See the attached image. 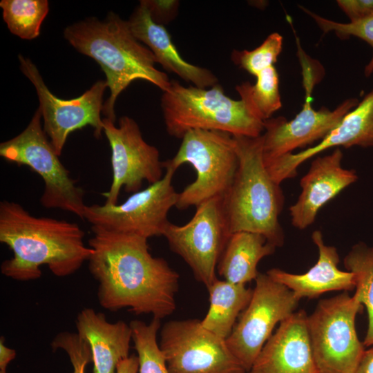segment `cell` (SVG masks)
<instances>
[{
	"label": "cell",
	"instance_id": "obj_1",
	"mask_svg": "<svg viewBox=\"0 0 373 373\" xmlns=\"http://www.w3.org/2000/svg\"><path fill=\"white\" fill-rule=\"evenodd\" d=\"M91 229L88 268L99 283L100 305L110 311L128 308L160 320L173 314L180 276L164 258L151 254L148 239Z\"/></svg>",
	"mask_w": 373,
	"mask_h": 373
},
{
	"label": "cell",
	"instance_id": "obj_25",
	"mask_svg": "<svg viewBox=\"0 0 373 373\" xmlns=\"http://www.w3.org/2000/svg\"><path fill=\"white\" fill-rule=\"evenodd\" d=\"M256 77L254 84L245 82L237 85L236 90L249 111L265 122L282 107L278 74L275 66H271Z\"/></svg>",
	"mask_w": 373,
	"mask_h": 373
},
{
	"label": "cell",
	"instance_id": "obj_16",
	"mask_svg": "<svg viewBox=\"0 0 373 373\" xmlns=\"http://www.w3.org/2000/svg\"><path fill=\"white\" fill-rule=\"evenodd\" d=\"M373 146V90L318 144L297 153L264 160V163L271 178L280 184L285 180L295 177L303 162L323 151L334 146Z\"/></svg>",
	"mask_w": 373,
	"mask_h": 373
},
{
	"label": "cell",
	"instance_id": "obj_2",
	"mask_svg": "<svg viewBox=\"0 0 373 373\" xmlns=\"http://www.w3.org/2000/svg\"><path fill=\"white\" fill-rule=\"evenodd\" d=\"M84 237L77 223L35 217L17 202H0V242L13 253L1 265L7 277L35 280L41 276L42 265L58 277L73 274L93 253L92 248L85 246Z\"/></svg>",
	"mask_w": 373,
	"mask_h": 373
},
{
	"label": "cell",
	"instance_id": "obj_5",
	"mask_svg": "<svg viewBox=\"0 0 373 373\" xmlns=\"http://www.w3.org/2000/svg\"><path fill=\"white\" fill-rule=\"evenodd\" d=\"M161 108L166 130L176 138L195 129L249 137L260 136L264 131V122L255 117L242 100L227 96L219 84L207 89L172 80L163 92Z\"/></svg>",
	"mask_w": 373,
	"mask_h": 373
},
{
	"label": "cell",
	"instance_id": "obj_19",
	"mask_svg": "<svg viewBox=\"0 0 373 373\" xmlns=\"http://www.w3.org/2000/svg\"><path fill=\"white\" fill-rule=\"evenodd\" d=\"M312 239L317 247L318 258L307 272L296 274L272 268L267 274L289 289L299 300L315 298L331 291H348L355 289L354 274L338 267L340 258L337 249L325 244L320 230L312 233Z\"/></svg>",
	"mask_w": 373,
	"mask_h": 373
},
{
	"label": "cell",
	"instance_id": "obj_36",
	"mask_svg": "<svg viewBox=\"0 0 373 373\" xmlns=\"http://www.w3.org/2000/svg\"><path fill=\"white\" fill-rule=\"evenodd\" d=\"M6 369L5 368H0V373H6Z\"/></svg>",
	"mask_w": 373,
	"mask_h": 373
},
{
	"label": "cell",
	"instance_id": "obj_17",
	"mask_svg": "<svg viewBox=\"0 0 373 373\" xmlns=\"http://www.w3.org/2000/svg\"><path fill=\"white\" fill-rule=\"evenodd\" d=\"M343 153L336 148L332 153L315 158L300 179L301 192L289 207L292 225L303 230L315 221L319 210L358 179L356 171L342 166Z\"/></svg>",
	"mask_w": 373,
	"mask_h": 373
},
{
	"label": "cell",
	"instance_id": "obj_31",
	"mask_svg": "<svg viewBox=\"0 0 373 373\" xmlns=\"http://www.w3.org/2000/svg\"><path fill=\"white\" fill-rule=\"evenodd\" d=\"M148 8L152 19L164 26L173 20L178 12V1L142 0Z\"/></svg>",
	"mask_w": 373,
	"mask_h": 373
},
{
	"label": "cell",
	"instance_id": "obj_8",
	"mask_svg": "<svg viewBox=\"0 0 373 373\" xmlns=\"http://www.w3.org/2000/svg\"><path fill=\"white\" fill-rule=\"evenodd\" d=\"M0 155L9 162L28 166L39 175L44 182L40 198L44 207L66 211L84 220V191L60 161L42 127L39 108L21 133L1 143Z\"/></svg>",
	"mask_w": 373,
	"mask_h": 373
},
{
	"label": "cell",
	"instance_id": "obj_6",
	"mask_svg": "<svg viewBox=\"0 0 373 373\" xmlns=\"http://www.w3.org/2000/svg\"><path fill=\"white\" fill-rule=\"evenodd\" d=\"M189 163L195 180L179 193L176 207L186 209L215 198H224L236 175L239 158L233 136L224 131L195 129L186 132L172 159L163 162L175 171Z\"/></svg>",
	"mask_w": 373,
	"mask_h": 373
},
{
	"label": "cell",
	"instance_id": "obj_23",
	"mask_svg": "<svg viewBox=\"0 0 373 373\" xmlns=\"http://www.w3.org/2000/svg\"><path fill=\"white\" fill-rule=\"evenodd\" d=\"M207 289L210 304L201 324L207 330L226 340L237 318L248 305L253 289L247 288L246 285L218 279Z\"/></svg>",
	"mask_w": 373,
	"mask_h": 373
},
{
	"label": "cell",
	"instance_id": "obj_10",
	"mask_svg": "<svg viewBox=\"0 0 373 373\" xmlns=\"http://www.w3.org/2000/svg\"><path fill=\"white\" fill-rule=\"evenodd\" d=\"M195 208L186 224L169 222L163 236L171 249L189 265L195 279L208 288L218 279L217 266L231 233L222 198L210 199Z\"/></svg>",
	"mask_w": 373,
	"mask_h": 373
},
{
	"label": "cell",
	"instance_id": "obj_24",
	"mask_svg": "<svg viewBox=\"0 0 373 373\" xmlns=\"http://www.w3.org/2000/svg\"><path fill=\"white\" fill-rule=\"evenodd\" d=\"M347 271L352 272L355 280L353 295L365 306L368 326L363 341L365 347L373 346V246L363 242L354 245L344 258Z\"/></svg>",
	"mask_w": 373,
	"mask_h": 373
},
{
	"label": "cell",
	"instance_id": "obj_32",
	"mask_svg": "<svg viewBox=\"0 0 373 373\" xmlns=\"http://www.w3.org/2000/svg\"><path fill=\"white\" fill-rule=\"evenodd\" d=\"M336 3L350 22L359 21L373 15V0H337Z\"/></svg>",
	"mask_w": 373,
	"mask_h": 373
},
{
	"label": "cell",
	"instance_id": "obj_9",
	"mask_svg": "<svg viewBox=\"0 0 373 373\" xmlns=\"http://www.w3.org/2000/svg\"><path fill=\"white\" fill-rule=\"evenodd\" d=\"M163 166L165 173L161 180L132 193L123 203L86 205L84 219L91 227L111 232L147 239L163 236L170 222L168 213L176 206L179 194L172 185L176 171L164 164Z\"/></svg>",
	"mask_w": 373,
	"mask_h": 373
},
{
	"label": "cell",
	"instance_id": "obj_3",
	"mask_svg": "<svg viewBox=\"0 0 373 373\" xmlns=\"http://www.w3.org/2000/svg\"><path fill=\"white\" fill-rule=\"evenodd\" d=\"M64 37L79 52L93 59L106 77L110 96L104 117L115 122L117 98L133 82H149L163 92L171 86L167 75L157 69L153 52L132 32L128 21L110 12L103 20L89 17L68 26Z\"/></svg>",
	"mask_w": 373,
	"mask_h": 373
},
{
	"label": "cell",
	"instance_id": "obj_30",
	"mask_svg": "<svg viewBox=\"0 0 373 373\" xmlns=\"http://www.w3.org/2000/svg\"><path fill=\"white\" fill-rule=\"evenodd\" d=\"M51 345L53 350L62 349L66 352L73 367V373H85L86 367L93 361L88 343L77 333L61 332Z\"/></svg>",
	"mask_w": 373,
	"mask_h": 373
},
{
	"label": "cell",
	"instance_id": "obj_11",
	"mask_svg": "<svg viewBox=\"0 0 373 373\" xmlns=\"http://www.w3.org/2000/svg\"><path fill=\"white\" fill-rule=\"evenodd\" d=\"M251 298L226 343L248 372L275 326L289 318L299 302L294 293L267 273L256 280Z\"/></svg>",
	"mask_w": 373,
	"mask_h": 373
},
{
	"label": "cell",
	"instance_id": "obj_14",
	"mask_svg": "<svg viewBox=\"0 0 373 373\" xmlns=\"http://www.w3.org/2000/svg\"><path fill=\"white\" fill-rule=\"evenodd\" d=\"M104 130L111 149L112 182L103 193L106 204H118L122 188L134 193L141 190L143 182L153 184L163 177V162L158 149L143 138L137 123L128 116L115 122L104 117Z\"/></svg>",
	"mask_w": 373,
	"mask_h": 373
},
{
	"label": "cell",
	"instance_id": "obj_22",
	"mask_svg": "<svg viewBox=\"0 0 373 373\" xmlns=\"http://www.w3.org/2000/svg\"><path fill=\"white\" fill-rule=\"evenodd\" d=\"M276 247L261 234L232 233L219 260L217 271L224 280L242 284L256 280L261 259L275 252Z\"/></svg>",
	"mask_w": 373,
	"mask_h": 373
},
{
	"label": "cell",
	"instance_id": "obj_29",
	"mask_svg": "<svg viewBox=\"0 0 373 373\" xmlns=\"http://www.w3.org/2000/svg\"><path fill=\"white\" fill-rule=\"evenodd\" d=\"M300 8L310 16L324 33L334 32L341 39L354 36L361 39L370 45L373 49V15L359 21L340 23L324 18L303 6ZM373 73V54L372 59L366 65L364 73L366 77Z\"/></svg>",
	"mask_w": 373,
	"mask_h": 373
},
{
	"label": "cell",
	"instance_id": "obj_12",
	"mask_svg": "<svg viewBox=\"0 0 373 373\" xmlns=\"http://www.w3.org/2000/svg\"><path fill=\"white\" fill-rule=\"evenodd\" d=\"M159 345L169 373H247L226 340L205 329L198 319L166 322Z\"/></svg>",
	"mask_w": 373,
	"mask_h": 373
},
{
	"label": "cell",
	"instance_id": "obj_26",
	"mask_svg": "<svg viewBox=\"0 0 373 373\" xmlns=\"http://www.w3.org/2000/svg\"><path fill=\"white\" fill-rule=\"evenodd\" d=\"M3 19L10 31L23 39H33L40 33L49 11L47 0H1Z\"/></svg>",
	"mask_w": 373,
	"mask_h": 373
},
{
	"label": "cell",
	"instance_id": "obj_7",
	"mask_svg": "<svg viewBox=\"0 0 373 373\" xmlns=\"http://www.w3.org/2000/svg\"><path fill=\"white\" fill-rule=\"evenodd\" d=\"M362 304L347 291L321 300L307 317V328L318 373H356L365 352L355 320Z\"/></svg>",
	"mask_w": 373,
	"mask_h": 373
},
{
	"label": "cell",
	"instance_id": "obj_13",
	"mask_svg": "<svg viewBox=\"0 0 373 373\" xmlns=\"http://www.w3.org/2000/svg\"><path fill=\"white\" fill-rule=\"evenodd\" d=\"M18 59L20 70L36 90L44 130L59 155L68 135L77 129L90 126L94 128L95 137L98 138L102 135L103 96L108 87L106 80L96 82L77 97L62 99L48 89L38 68L30 59L21 54L18 55Z\"/></svg>",
	"mask_w": 373,
	"mask_h": 373
},
{
	"label": "cell",
	"instance_id": "obj_34",
	"mask_svg": "<svg viewBox=\"0 0 373 373\" xmlns=\"http://www.w3.org/2000/svg\"><path fill=\"white\" fill-rule=\"evenodd\" d=\"M356 373H373V346L365 350Z\"/></svg>",
	"mask_w": 373,
	"mask_h": 373
},
{
	"label": "cell",
	"instance_id": "obj_28",
	"mask_svg": "<svg viewBox=\"0 0 373 373\" xmlns=\"http://www.w3.org/2000/svg\"><path fill=\"white\" fill-rule=\"evenodd\" d=\"M282 49L283 37L273 32L252 50H234L231 59L236 65L256 77L263 70L274 66Z\"/></svg>",
	"mask_w": 373,
	"mask_h": 373
},
{
	"label": "cell",
	"instance_id": "obj_4",
	"mask_svg": "<svg viewBox=\"0 0 373 373\" xmlns=\"http://www.w3.org/2000/svg\"><path fill=\"white\" fill-rule=\"evenodd\" d=\"M233 136L239 165L233 182L223 198L230 231L257 233L280 247L285 239L279 222L284 195L280 184L271 178L265 166L262 135Z\"/></svg>",
	"mask_w": 373,
	"mask_h": 373
},
{
	"label": "cell",
	"instance_id": "obj_20",
	"mask_svg": "<svg viewBox=\"0 0 373 373\" xmlns=\"http://www.w3.org/2000/svg\"><path fill=\"white\" fill-rule=\"evenodd\" d=\"M134 36L153 54L156 62L192 86L206 88L218 84L209 69L186 61L180 55L166 28L155 23L141 1L127 20Z\"/></svg>",
	"mask_w": 373,
	"mask_h": 373
},
{
	"label": "cell",
	"instance_id": "obj_27",
	"mask_svg": "<svg viewBox=\"0 0 373 373\" xmlns=\"http://www.w3.org/2000/svg\"><path fill=\"white\" fill-rule=\"evenodd\" d=\"M130 325L139 361L138 373H169L157 341L160 320L153 318L149 323L135 320L130 323Z\"/></svg>",
	"mask_w": 373,
	"mask_h": 373
},
{
	"label": "cell",
	"instance_id": "obj_15",
	"mask_svg": "<svg viewBox=\"0 0 373 373\" xmlns=\"http://www.w3.org/2000/svg\"><path fill=\"white\" fill-rule=\"evenodd\" d=\"M310 93L307 90L304 106L294 119L287 120L279 116L264 122V160L291 153L298 148L322 140L359 103L356 98H349L332 111L326 107L314 110L311 105Z\"/></svg>",
	"mask_w": 373,
	"mask_h": 373
},
{
	"label": "cell",
	"instance_id": "obj_33",
	"mask_svg": "<svg viewBox=\"0 0 373 373\" xmlns=\"http://www.w3.org/2000/svg\"><path fill=\"white\" fill-rule=\"evenodd\" d=\"M138 368L137 356L133 354L119 362L115 373H138Z\"/></svg>",
	"mask_w": 373,
	"mask_h": 373
},
{
	"label": "cell",
	"instance_id": "obj_35",
	"mask_svg": "<svg viewBox=\"0 0 373 373\" xmlns=\"http://www.w3.org/2000/svg\"><path fill=\"white\" fill-rule=\"evenodd\" d=\"M15 350L6 346L4 338L1 336L0 340V368L6 369L9 363L15 358Z\"/></svg>",
	"mask_w": 373,
	"mask_h": 373
},
{
	"label": "cell",
	"instance_id": "obj_21",
	"mask_svg": "<svg viewBox=\"0 0 373 373\" xmlns=\"http://www.w3.org/2000/svg\"><path fill=\"white\" fill-rule=\"evenodd\" d=\"M76 327L90 347L93 373H115L119 362L129 356L133 341L130 324L110 323L104 314L85 308L77 315Z\"/></svg>",
	"mask_w": 373,
	"mask_h": 373
},
{
	"label": "cell",
	"instance_id": "obj_18",
	"mask_svg": "<svg viewBox=\"0 0 373 373\" xmlns=\"http://www.w3.org/2000/svg\"><path fill=\"white\" fill-rule=\"evenodd\" d=\"M304 310L279 324L247 373H318L314 359Z\"/></svg>",
	"mask_w": 373,
	"mask_h": 373
}]
</instances>
